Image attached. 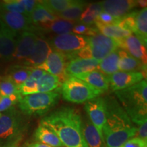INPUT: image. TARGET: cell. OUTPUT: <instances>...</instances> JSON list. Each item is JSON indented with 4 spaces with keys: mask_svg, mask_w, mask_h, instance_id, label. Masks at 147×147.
Returning <instances> with one entry per match:
<instances>
[{
    "mask_svg": "<svg viewBox=\"0 0 147 147\" xmlns=\"http://www.w3.org/2000/svg\"><path fill=\"white\" fill-rule=\"evenodd\" d=\"M40 123L55 132L63 147H88L82 133L81 116L76 108H58L44 117Z\"/></svg>",
    "mask_w": 147,
    "mask_h": 147,
    "instance_id": "6da1fadb",
    "label": "cell"
},
{
    "mask_svg": "<svg viewBox=\"0 0 147 147\" xmlns=\"http://www.w3.org/2000/svg\"><path fill=\"white\" fill-rule=\"evenodd\" d=\"M104 100L106 120L102 136L106 147H121L127 141L135 137L137 128L115 97L107 96Z\"/></svg>",
    "mask_w": 147,
    "mask_h": 147,
    "instance_id": "7a4b0ae2",
    "label": "cell"
},
{
    "mask_svg": "<svg viewBox=\"0 0 147 147\" xmlns=\"http://www.w3.org/2000/svg\"><path fill=\"white\" fill-rule=\"evenodd\" d=\"M115 93L131 122L136 127L138 137L147 142L146 79Z\"/></svg>",
    "mask_w": 147,
    "mask_h": 147,
    "instance_id": "3957f363",
    "label": "cell"
},
{
    "mask_svg": "<svg viewBox=\"0 0 147 147\" xmlns=\"http://www.w3.org/2000/svg\"><path fill=\"white\" fill-rule=\"evenodd\" d=\"M60 96V90L22 96L18 108L23 115L43 116L58 104Z\"/></svg>",
    "mask_w": 147,
    "mask_h": 147,
    "instance_id": "277c9868",
    "label": "cell"
},
{
    "mask_svg": "<svg viewBox=\"0 0 147 147\" xmlns=\"http://www.w3.org/2000/svg\"><path fill=\"white\" fill-rule=\"evenodd\" d=\"M25 127L22 113L14 107L2 113L0 117V145L19 142Z\"/></svg>",
    "mask_w": 147,
    "mask_h": 147,
    "instance_id": "5b68a950",
    "label": "cell"
},
{
    "mask_svg": "<svg viewBox=\"0 0 147 147\" xmlns=\"http://www.w3.org/2000/svg\"><path fill=\"white\" fill-rule=\"evenodd\" d=\"M60 93L64 100L74 104H83L102 95L95 88L74 76H69L63 82Z\"/></svg>",
    "mask_w": 147,
    "mask_h": 147,
    "instance_id": "8992f818",
    "label": "cell"
},
{
    "mask_svg": "<svg viewBox=\"0 0 147 147\" xmlns=\"http://www.w3.org/2000/svg\"><path fill=\"white\" fill-rule=\"evenodd\" d=\"M86 38L87 45L76 53L77 57L93 59L101 61L112 52L119 49L117 40L100 33L94 36Z\"/></svg>",
    "mask_w": 147,
    "mask_h": 147,
    "instance_id": "52a82bcc",
    "label": "cell"
},
{
    "mask_svg": "<svg viewBox=\"0 0 147 147\" xmlns=\"http://www.w3.org/2000/svg\"><path fill=\"white\" fill-rule=\"evenodd\" d=\"M49 43L53 51L62 53L71 59L76 57L78 51L87 45V38L69 33L53 37Z\"/></svg>",
    "mask_w": 147,
    "mask_h": 147,
    "instance_id": "ba28073f",
    "label": "cell"
},
{
    "mask_svg": "<svg viewBox=\"0 0 147 147\" xmlns=\"http://www.w3.org/2000/svg\"><path fill=\"white\" fill-rule=\"evenodd\" d=\"M0 24L17 36L18 33L34 31L28 16L7 11L0 6Z\"/></svg>",
    "mask_w": 147,
    "mask_h": 147,
    "instance_id": "9c48e42d",
    "label": "cell"
},
{
    "mask_svg": "<svg viewBox=\"0 0 147 147\" xmlns=\"http://www.w3.org/2000/svg\"><path fill=\"white\" fill-rule=\"evenodd\" d=\"M67 59L65 55L53 50L44 63L35 67L57 76L63 84L69 76L66 73Z\"/></svg>",
    "mask_w": 147,
    "mask_h": 147,
    "instance_id": "30bf717a",
    "label": "cell"
},
{
    "mask_svg": "<svg viewBox=\"0 0 147 147\" xmlns=\"http://www.w3.org/2000/svg\"><path fill=\"white\" fill-rule=\"evenodd\" d=\"M84 110L89 120L95 127L100 135L106 120V107L104 97H97L84 104Z\"/></svg>",
    "mask_w": 147,
    "mask_h": 147,
    "instance_id": "8fae6325",
    "label": "cell"
},
{
    "mask_svg": "<svg viewBox=\"0 0 147 147\" xmlns=\"http://www.w3.org/2000/svg\"><path fill=\"white\" fill-rule=\"evenodd\" d=\"M110 91L116 92L127 89L146 79V74L141 71H118L107 76Z\"/></svg>",
    "mask_w": 147,
    "mask_h": 147,
    "instance_id": "7c38bea8",
    "label": "cell"
},
{
    "mask_svg": "<svg viewBox=\"0 0 147 147\" xmlns=\"http://www.w3.org/2000/svg\"><path fill=\"white\" fill-rule=\"evenodd\" d=\"M38 36L34 32H24L16 40L15 50L10 61L21 64L28 57Z\"/></svg>",
    "mask_w": 147,
    "mask_h": 147,
    "instance_id": "4fadbf2b",
    "label": "cell"
},
{
    "mask_svg": "<svg viewBox=\"0 0 147 147\" xmlns=\"http://www.w3.org/2000/svg\"><path fill=\"white\" fill-rule=\"evenodd\" d=\"M119 49H123L130 55L140 61L144 65H147L146 47L133 34L127 38L117 40Z\"/></svg>",
    "mask_w": 147,
    "mask_h": 147,
    "instance_id": "5bb4252c",
    "label": "cell"
},
{
    "mask_svg": "<svg viewBox=\"0 0 147 147\" xmlns=\"http://www.w3.org/2000/svg\"><path fill=\"white\" fill-rule=\"evenodd\" d=\"M52 51L53 49L49 42L38 37L29 56L21 64L30 67H37L45 61Z\"/></svg>",
    "mask_w": 147,
    "mask_h": 147,
    "instance_id": "9a60e30c",
    "label": "cell"
},
{
    "mask_svg": "<svg viewBox=\"0 0 147 147\" xmlns=\"http://www.w3.org/2000/svg\"><path fill=\"white\" fill-rule=\"evenodd\" d=\"M103 12L118 19L127 14L137 6L136 1L133 0H106L102 1Z\"/></svg>",
    "mask_w": 147,
    "mask_h": 147,
    "instance_id": "2e32d148",
    "label": "cell"
},
{
    "mask_svg": "<svg viewBox=\"0 0 147 147\" xmlns=\"http://www.w3.org/2000/svg\"><path fill=\"white\" fill-rule=\"evenodd\" d=\"M100 61L93 59L72 58L67 62L66 73L68 76H76L82 74L90 72L97 69Z\"/></svg>",
    "mask_w": 147,
    "mask_h": 147,
    "instance_id": "e0dca14e",
    "label": "cell"
},
{
    "mask_svg": "<svg viewBox=\"0 0 147 147\" xmlns=\"http://www.w3.org/2000/svg\"><path fill=\"white\" fill-rule=\"evenodd\" d=\"M16 37L0 24V61L11 60L15 50Z\"/></svg>",
    "mask_w": 147,
    "mask_h": 147,
    "instance_id": "ac0fdd59",
    "label": "cell"
},
{
    "mask_svg": "<svg viewBox=\"0 0 147 147\" xmlns=\"http://www.w3.org/2000/svg\"><path fill=\"white\" fill-rule=\"evenodd\" d=\"M118 53L119 55V71H141L146 74V65H144L140 61L134 58L123 49H118Z\"/></svg>",
    "mask_w": 147,
    "mask_h": 147,
    "instance_id": "d6986e66",
    "label": "cell"
},
{
    "mask_svg": "<svg viewBox=\"0 0 147 147\" xmlns=\"http://www.w3.org/2000/svg\"><path fill=\"white\" fill-rule=\"evenodd\" d=\"M74 76L89 84L91 87L100 91L102 94L106 93L109 89V84H108L107 76L97 70L92 71L90 72Z\"/></svg>",
    "mask_w": 147,
    "mask_h": 147,
    "instance_id": "ffe728a7",
    "label": "cell"
},
{
    "mask_svg": "<svg viewBox=\"0 0 147 147\" xmlns=\"http://www.w3.org/2000/svg\"><path fill=\"white\" fill-rule=\"evenodd\" d=\"M34 138L37 142L53 147H63L55 132L40 123L34 132Z\"/></svg>",
    "mask_w": 147,
    "mask_h": 147,
    "instance_id": "44dd1931",
    "label": "cell"
},
{
    "mask_svg": "<svg viewBox=\"0 0 147 147\" xmlns=\"http://www.w3.org/2000/svg\"><path fill=\"white\" fill-rule=\"evenodd\" d=\"M82 133L88 147H106L103 137L89 119L82 120Z\"/></svg>",
    "mask_w": 147,
    "mask_h": 147,
    "instance_id": "7402d4cb",
    "label": "cell"
},
{
    "mask_svg": "<svg viewBox=\"0 0 147 147\" xmlns=\"http://www.w3.org/2000/svg\"><path fill=\"white\" fill-rule=\"evenodd\" d=\"M29 18L30 20L31 24L34 27L35 30H36L37 29L39 28L42 25L52 22L58 18L56 16L51 14L49 10L46 9L45 7H44L38 1L32 14L29 15Z\"/></svg>",
    "mask_w": 147,
    "mask_h": 147,
    "instance_id": "603a6c76",
    "label": "cell"
},
{
    "mask_svg": "<svg viewBox=\"0 0 147 147\" xmlns=\"http://www.w3.org/2000/svg\"><path fill=\"white\" fill-rule=\"evenodd\" d=\"M33 69L34 67L21 64H15L8 67L5 75H7L12 80L18 89V87L27 80Z\"/></svg>",
    "mask_w": 147,
    "mask_h": 147,
    "instance_id": "cb8c5ba5",
    "label": "cell"
},
{
    "mask_svg": "<svg viewBox=\"0 0 147 147\" xmlns=\"http://www.w3.org/2000/svg\"><path fill=\"white\" fill-rule=\"evenodd\" d=\"M74 25V21H67V20L61 19V18H57L55 21L42 25L37 29L36 31H47V32L54 33L55 34L62 35L71 33L72 32Z\"/></svg>",
    "mask_w": 147,
    "mask_h": 147,
    "instance_id": "d4e9b609",
    "label": "cell"
},
{
    "mask_svg": "<svg viewBox=\"0 0 147 147\" xmlns=\"http://www.w3.org/2000/svg\"><path fill=\"white\" fill-rule=\"evenodd\" d=\"M46 72L42 69L34 67L30 75L23 84L18 87V93L21 96L37 93V84L39 79Z\"/></svg>",
    "mask_w": 147,
    "mask_h": 147,
    "instance_id": "484cf974",
    "label": "cell"
},
{
    "mask_svg": "<svg viewBox=\"0 0 147 147\" xmlns=\"http://www.w3.org/2000/svg\"><path fill=\"white\" fill-rule=\"evenodd\" d=\"M95 25L100 34L115 40L123 39L132 34L129 31L115 25H105L97 21H95Z\"/></svg>",
    "mask_w": 147,
    "mask_h": 147,
    "instance_id": "4316f807",
    "label": "cell"
},
{
    "mask_svg": "<svg viewBox=\"0 0 147 147\" xmlns=\"http://www.w3.org/2000/svg\"><path fill=\"white\" fill-rule=\"evenodd\" d=\"M119 55L118 49H117L101 61L97 67V71H100L105 76H110L119 71Z\"/></svg>",
    "mask_w": 147,
    "mask_h": 147,
    "instance_id": "83f0119b",
    "label": "cell"
},
{
    "mask_svg": "<svg viewBox=\"0 0 147 147\" xmlns=\"http://www.w3.org/2000/svg\"><path fill=\"white\" fill-rule=\"evenodd\" d=\"M62 83L54 75L45 72L39 79L37 84V93H47L60 90Z\"/></svg>",
    "mask_w": 147,
    "mask_h": 147,
    "instance_id": "f1b7e54d",
    "label": "cell"
},
{
    "mask_svg": "<svg viewBox=\"0 0 147 147\" xmlns=\"http://www.w3.org/2000/svg\"><path fill=\"white\" fill-rule=\"evenodd\" d=\"M134 35L146 47L147 43V9L138 11L136 16V31Z\"/></svg>",
    "mask_w": 147,
    "mask_h": 147,
    "instance_id": "f546056e",
    "label": "cell"
},
{
    "mask_svg": "<svg viewBox=\"0 0 147 147\" xmlns=\"http://www.w3.org/2000/svg\"><path fill=\"white\" fill-rule=\"evenodd\" d=\"M87 5V2L84 1H74L72 4L66 10L59 14L57 17L67 21H76L80 18Z\"/></svg>",
    "mask_w": 147,
    "mask_h": 147,
    "instance_id": "4dcf8cb0",
    "label": "cell"
},
{
    "mask_svg": "<svg viewBox=\"0 0 147 147\" xmlns=\"http://www.w3.org/2000/svg\"><path fill=\"white\" fill-rule=\"evenodd\" d=\"M40 3L45 7L53 15L57 16L59 14L66 10L72 4L73 0H44L39 1Z\"/></svg>",
    "mask_w": 147,
    "mask_h": 147,
    "instance_id": "1f68e13d",
    "label": "cell"
},
{
    "mask_svg": "<svg viewBox=\"0 0 147 147\" xmlns=\"http://www.w3.org/2000/svg\"><path fill=\"white\" fill-rule=\"evenodd\" d=\"M137 13L138 11H136L118 18L116 20L115 25H117L125 30L129 31L131 34H134L136 31V16Z\"/></svg>",
    "mask_w": 147,
    "mask_h": 147,
    "instance_id": "d6a6232c",
    "label": "cell"
},
{
    "mask_svg": "<svg viewBox=\"0 0 147 147\" xmlns=\"http://www.w3.org/2000/svg\"><path fill=\"white\" fill-rule=\"evenodd\" d=\"M17 93H19L18 87L12 80L5 74L0 76V95L10 96Z\"/></svg>",
    "mask_w": 147,
    "mask_h": 147,
    "instance_id": "836d02e7",
    "label": "cell"
},
{
    "mask_svg": "<svg viewBox=\"0 0 147 147\" xmlns=\"http://www.w3.org/2000/svg\"><path fill=\"white\" fill-rule=\"evenodd\" d=\"M0 6L4 10L14 13L21 14L27 16L23 0H4L0 1Z\"/></svg>",
    "mask_w": 147,
    "mask_h": 147,
    "instance_id": "e575fe53",
    "label": "cell"
},
{
    "mask_svg": "<svg viewBox=\"0 0 147 147\" xmlns=\"http://www.w3.org/2000/svg\"><path fill=\"white\" fill-rule=\"evenodd\" d=\"M22 96L19 93L10 95V96H2L0 95V113H3L14 105L19 102Z\"/></svg>",
    "mask_w": 147,
    "mask_h": 147,
    "instance_id": "d590c367",
    "label": "cell"
},
{
    "mask_svg": "<svg viewBox=\"0 0 147 147\" xmlns=\"http://www.w3.org/2000/svg\"><path fill=\"white\" fill-rule=\"evenodd\" d=\"M72 32L73 34L78 35V36H86V37L94 36L97 34H99V32L97 28L90 27L89 25H84V24L75 25L72 29Z\"/></svg>",
    "mask_w": 147,
    "mask_h": 147,
    "instance_id": "8d00e7d4",
    "label": "cell"
},
{
    "mask_svg": "<svg viewBox=\"0 0 147 147\" xmlns=\"http://www.w3.org/2000/svg\"><path fill=\"white\" fill-rule=\"evenodd\" d=\"M80 21L83 23L84 25H87L90 26V25H92V24H95V21H96L97 18L93 15V14L90 12L89 9H88L87 7L84 9L82 13L80 15V18H79Z\"/></svg>",
    "mask_w": 147,
    "mask_h": 147,
    "instance_id": "74e56055",
    "label": "cell"
},
{
    "mask_svg": "<svg viewBox=\"0 0 147 147\" xmlns=\"http://www.w3.org/2000/svg\"><path fill=\"white\" fill-rule=\"evenodd\" d=\"M121 147H147V142L139 137L129 139Z\"/></svg>",
    "mask_w": 147,
    "mask_h": 147,
    "instance_id": "f35d334b",
    "label": "cell"
},
{
    "mask_svg": "<svg viewBox=\"0 0 147 147\" xmlns=\"http://www.w3.org/2000/svg\"><path fill=\"white\" fill-rule=\"evenodd\" d=\"M116 20H117L116 18H113L109 14L102 11L97 16L96 21L100 22L103 24H105V25H115Z\"/></svg>",
    "mask_w": 147,
    "mask_h": 147,
    "instance_id": "ab89813d",
    "label": "cell"
},
{
    "mask_svg": "<svg viewBox=\"0 0 147 147\" xmlns=\"http://www.w3.org/2000/svg\"><path fill=\"white\" fill-rule=\"evenodd\" d=\"M87 8L89 9L90 12H91L96 18H97L99 14L103 11L102 3H101V2L89 3V4L87 6Z\"/></svg>",
    "mask_w": 147,
    "mask_h": 147,
    "instance_id": "60d3db41",
    "label": "cell"
},
{
    "mask_svg": "<svg viewBox=\"0 0 147 147\" xmlns=\"http://www.w3.org/2000/svg\"><path fill=\"white\" fill-rule=\"evenodd\" d=\"M23 3L27 15L29 17V15L32 14L33 10H34L36 4L38 3V1H35V0H23Z\"/></svg>",
    "mask_w": 147,
    "mask_h": 147,
    "instance_id": "b9f144b4",
    "label": "cell"
},
{
    "mask_svg": "<svg viewBox=\"0 0 147 147\" xmlns=\"http://www.w3.org/2000/svg\"><path fill=\"white\" fill-rule=\"evenodd\" d=\"M26 147H53L51 146H49V145H46L44 144H41V143L39 142H33L31 143V144H29L28 145H27Z\"/></svg>",
    "mask_w": 147,
    "mask_h": 147,
    "instance_id": "7bdbcfd3",
    "label": "cell"
},
{
    "mask_svg": "<svg viewBox=\"0 0 147 147\" xmlns=\"http://www.w3.org/2000/svg\"><path fill=\"white\" fill-rule=\"evenodd\" d=\"M137 5H138L140 8H142V9L146 8L147 5V1L146 0H138L136 1Z\"/></svg>",
    "mask_w": 147,
    "mask_h": 147,
    "instance_id": "ee69618b",
    "label": "cell"
},
{
    "mask_svg": "<svg viewBox=\"0 0 147 147\" xmlns=\"http://www.w3.org/2000/svg\"><path fill=\"white\" fill-rule=\"evenodd\" d=\"M18 143L19 142H14V143H10V144H2V145H0V147H18Z\"/></svg>",
    "mask_w": 147,
    "mask_h": 147,
    "instance_id": "f6af8a7d",
    "label": "cell"
},
{
    "mask_svg": "<svg viewBox=\"0 0 147 147\" xmlns=\"http://www.w3.org/2000/svg\"><path fill=\"white\" fill-rule=\"evenodd\" d=\"M1 115H2V113H0V117H1Z\"/></svg>",
    "mask_w": 147,
    "mask_h": 147,
    "instance_id": "bcb514c9",
    "label": "cell"
}]
</instances>
